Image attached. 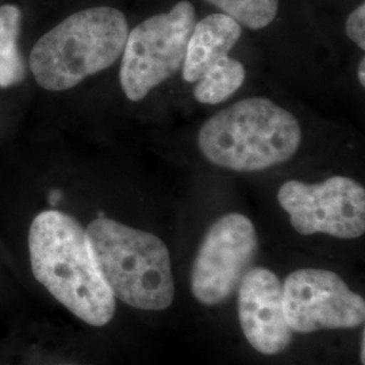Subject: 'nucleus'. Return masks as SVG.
Wrapping results in <instances>:
<instances>
[{
	"instance_id": "11",
	"label": "nucleus",
	"mask_w": 365,
	"mask_h": 365,
	"mask_svg": "<svg viewBox=\"0 0 365 365\" xmlns=\"http://www.w3.org/2000/svg\"><path fill=\"white\" fill-rule=\"evenodd\" d=\"M22 13L13 6L0 7V87L9 88L26 78V64L19 52L18 39L21 33Z\"/></svg>"
},
{
	"instance_id": "6",
	"label": "nucleus",
	"mask_w": 365,
	"mask_h": 365,
	"mask_svg": "<svg viewBox=\"0 0 365 365\" xmlns=\"http://www.w3.org/2000/svg\"><path fill=\"white\" fill-rule=\"evenodd\" d=\"M277 202L299 235L341 240L364 235L365 190L351 178L333 176L318 184L289 180L279 188Z\"/></svg>"
},
{
	"instance_id": "15",
	"label": "nucleus",
	"mask_w": 365,
	"mask_h": 365,
	"mask_svg": "<svg viewBox=\"0 0 365 365\" xmlns=\"http://www.w3.org/2000/svg\"><path fill=\"white\" fill-rule=\"evenodd\" d=\"M357 76H359V81L360 84L364 87L365 86V58H361L360 66H359V71H357Z\"/></svg>"
},
{
	"instance_id": "12",
	"label": "nucleus",
	"mask_w": 365,
	"mask_h": 365,
	"mask_svg": "<svg viewBox=\"0 0 365 365\" xmlns=\"http://www.w3.org/2000/svg\"><path fill=\"white\" fill-rule=\"evenodd\" d=\"M244 80L245 66L235 58L226 57L196 81L194 96L202 105H218L233 96L242 87Z\"/></svg>"
},
{
	"instance_id": "16",
	"label": "nucleus",
	"mask_w": 365,
	"mask_h": 365,
	"mask_svg": "<svg viewBox=\"0 0 365 365\" xmlns=\"http://www.w3.org/2000/svg\"><path fill=\"white\" fill-rule=\"evenodd\" d=\"M61 199V192L60 191H52L49 195V203L51 205H57Z\"/></svg>"
},
{
	"instance_id": "1",
	"label": "nucleus",
	"mask_w": 365,
	"mask_h": 365,
	"mask_svg": "<svg viewBox=\"0 0 365 365\" xmlns=\"http://www.w3.org/2000/svg\"><path fill=\"white\" fill-rule=\"evenodd\" d=\"M29 253L34 277L83 322L106 327L117 303L92 256L88 237L71 215L42 211L29 230Z\"/></svg>"
},
{
	"instance_id": "3",
	"label": "nucleus",
	"mask_w": 365,
	"mask_h": 365,
	"mask_svg": "<svg viewBox=\"0 0 365 365\" xmlns=\"http://www.w3.org/2000/svg\"><path fill=\"white\" fill-rule=\"evenodd\" d=\"M129 34L125 14L98 6L72 14L43 34L30 53V68L48 91H66L114 66Z\"/></svg>"
},
{
	"instance_id": "8",
	"label": "nucleus",
	"mask_w": 365,
	"mask_h": 365,
	"mask_svg": "<svg viewBox=\"0 0 365 365\" xmlns=\"http://www.w3.org/2000/svg\"><path fill=\"white\" fill-rule=\"evenodd\" d=\"M283 304L288 327L297 333L324 329H354L365 319V302L339 274L303 268L287 276Z\"/></svg>"
},
{
	"instance_id": "7",
	"label": "nucleus",
	"mask_w": 365,
	"mask_h": 365,
	"mask_svg": "<svg viewBox=\"0 0 365 365\" xmlns=\"http://www.w3.org/2000/svg\"><path fill=\"white\" fill-rule=\"evenodd\" d=\"M259 250V238L248 217L230 212L210 226L197 249L191 288L206 306L223 303L240 286Z\"/></svg>"
},
{
	"instance_id": "13",
	"label": "nucleus",
	"mask_w": 365,
	"mask_h": 365,
	"mask_svg": "<svg viewBox=\"0 0 365 365\" xmlns=\"http://www.w3.org/2000/svg\"><path fill=\"white\" fill-rule=\"evenodd\" d=\"M241 26L261 30L269 26L279 13L280 0H206Z\"/></svg>"
},
{
	"instance_id": "14",
	"label": "nucleus",
	"mask_w": 365,
	"mask_h": 365,
	"mask_svg": "<svg viewBox=\"0 0 365 365\" xmlns=\"http://www.w3.org/2000/svg\"><path fill=\"white\" fill-rule=\"evenodd\" d=\"M346 36L360 49H365V4L357 6L352 13L348 15L345 22Z\"/></svg>"
},
{
	"instance_id": "17",
	"label": "nucleus",
	"mask_w": 365,
	"mask_h": 365,
	"mask_svg": "<svg viewBox=\"0 0 365 365\" xmlns=\"http://www.w3.org/2000/svg\"><path fill=\"white\" fill-rule=\"evenodd\" d=\"M361 349H360V359H361V364H365V331L361 333Z\"/></svg>"
},
{
	"instance_id": "9",
	"label": "nucleus",
	"mask_w": 365,
	"mask_h": 365,
	"mask_svg": "<svg viewBox=\"0 0 365 365\" xmlns=\"http://www.w3.org/2000/svg\"><path fill=\"white\" fill-rule=\"evenodd\" d=\"M238 318L252 348L262 354L286 351L292 341L283 304V286L267 268H250L238 286Z\"/></svg>"
},
{
	"instance_id": "5",
	"label": "nucleus",
	"mask_w": 365,
	"mask_h": 365,
	"mask_svg": "<svg viewBox=\"0 0 365 365\" xmlns=\"http://www.w3.org/2000/svg\"><path fill=\"white\" fill-rule=\"evenodd\" d=\"M196 22L195 6L182 0L168 13L149 16L129 31L119 71L120 87L129 101H143L182 69Z\"/></svg>"
},
{
	"instance_id": "2",
	"label": "nucleus",
	"mask_w": 365,
	"mask_h": 365,
	"mask_svg": "<svg viewBox=\"0 0 365 365\" xmlns=\"http://www.w3.org/2000/svg\"><path fill=\"white\" fill-rule=\"evenodd\" d=\"M299 122L265 98H249L209 118L197 133V148L211 164L235 172H260L295 156Z\"/></svg>"
},
{
	"instance_id": "4",
	"label": "nucleus",
	"mask_w": 365,
	"mask_h": 365,
	"mask_svg": "<svg viewBox=\"0 0 365 365\" xmlns=\"http://www.w3.org/2000/svg\"><path fill=\"white\" fill-rule=\"evenodd\" d=\"M86 233L115 299L146 312L170 307L175 298L170 252L157 235L103 215L92 221Z\"/></svg>"
},
{
	"instance_id": "10",
	"label": "nucleus",
	"mask_w": 365,
	"mask_h": 365,
	"mask_svg": "<svg viewBox=\"0 0 365 365\" xmlns=\"http://www.w3.org/2000/svg\"><path fill=\"white\" fill-rule=\"evenodd\" d=\"M242 26L225 14H211L196 22L187 45L182 63V78L196 83L211 66L218 64L241 38Z\"/></svg>"
}]
</instances>
